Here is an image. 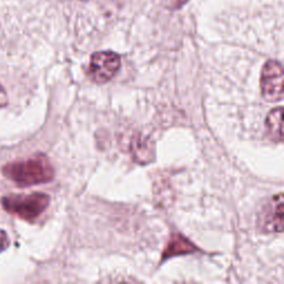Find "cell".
Here are the masks:
<instances>
[{"mask_svg": "<svg viewBox=\"0 0 284 284\" xmlns=\"http://www.w3.org/2000/svg\"><path fill=\"white\" fill-rule=\"evenodd\" d=\"M121 66V59L113 51H99L91 56L88 76L95 83H105L112 79Z\"/></svg>", "mask_w": 284, "mask_h": 284, "instance_id": "3957f363", "label": "cell"}, {"mask_svg": "<svg viewBox=\"0 0 284 284\" xmlns=\"http://www.w3.org/2000/svg\"><path fill=\"white\" fill-rule=\"evenodd\" d=\"M188 1H189V0H168L167 3L169 8L178 9V8H181L184 3H187Z\"/></svg>", "mask_w": 284, "mask_h": 284, "instance_id": "30bf717a", "label": "cell"}, {"mask_svg": "<svg viewBox=\"0 0 284 284\" xmlns=\"http://www.w3.org/2000/svg\"><path fill=\"white\" fill-rule=\"evenodd\" d=\"M9 103V99H8V95L5 90V88L1 86L0 83V108H3Z\"/></svg>", "mask_w": 284, "mask_h": 284, "instance_id": "9c48e42d", "label": "cell"}, {"mask_svg": "<svg viewBox=\"0 0 284 284\" xmlns=\"http://www.w3.org/2000/svg\"><path fill=\"white\" fill-rule=\"evenodd\" d=\"M2 174L19 187H30L48 183L53 180L55 171L44 155H37L27 160L7 163Z\"/></svg>", "mask_w": 284, "mask_h": 284, "instance_id": "6da1fadb", "label": "cell"}, {"mask_svg": "<svg viewBox=\"0 0 284 284\" xmlns=\"http://www.w3.org/2000/svg\"><path fill=\"white\" fill-rule=\"evenodd\" d=\"M50 198L47 194L36 192L32 194H14L1 199L2 208L7 212L26 221H33L48 208Z\"/></svg>", "mask_w": 284, "mask_h": 284, "instance_id": "7a4b0ae2", "label": "cell"}, {"mask_svg": "<svg viewBox=\"0 0 284 284\" xmlns=\"http://www.w3.org/2000/svg\"><path fill=\"white\" fill-rule=\"evenodd\" d=\"M283 68L275 60H270L264 64L261 71V92L268 102L281 101L283 99Z\"/></svg>", "mask_w": 284, "mask_h": 284, "instance_id": "277c9868", "label": "cell"}, {"mask_svg": "<svg viewBox=\"0 0 284 284\" xmlns=\"http://www.w3.org/2000/svg\"><path fill=\"white\" fill-rule=\"evenodd\" d=\"M197 250L198 248L190 240L184 237L182 234L174 233L170 237V239H169L166 248H164L162 253V261L174 258V256L176 255L191 254V253Z\"/></svg>", "mask_w": 284, "mask_h": 284, "instance_id": "8992f818", "label": "cell"}, {"mask_svg": "<svg viewBox=\"0 0 284 284\" xmlns=\"http://www.w3.org/2000/svg\"><path fill=\"white\" fill-rule=\"evenodd\" d=\"M282 114L283 108L278 107V108L271 110L266 119L267 136L268 139L276 142V143H280L283 140Z\"/></svg>", "mask_w": 284, "mask_h": 284, "instance_id": "52a82bcc", "label": "cell"}, {"mask_svg": "<svg viewBox=\"0 0 284 284\" xmlns=\"http://www.w3.org/2000/svg\"><path fill=\"white\" fill-rule=\"evenodd\" d=\"M259 225L267 232L283 231V194L279 193L263 208L259 218Z\"/></svg>", "mask_w": 284, "mask_h": 284, "instance_id": "5b68a950", "label": "cell"}, {"mask_svg": "<svg viewBox=\"0 0 284 284\" xmlns=\"http://www.w3.org/2000/svg\"><path fill=\"white\" fill-rule=\"evenodd\" d=\"M9 245V237L3 230L0 229V252L8 248Z\"/></svg>", "mask_w": 284, "mask_h": 284, "instance_id": "ba28073f", "label": "cell"}]
</instances>
